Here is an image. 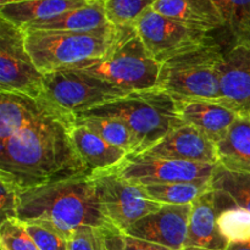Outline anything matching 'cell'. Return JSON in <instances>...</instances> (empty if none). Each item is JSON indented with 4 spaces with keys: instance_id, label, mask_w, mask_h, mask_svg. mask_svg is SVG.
<instances>
[{
    "instance_id": "cell-1",
    "label": "cell",
    "mask_w": 250,
    "mask_h": 250,
    "mask_svg": "<svg viewBox=\"0 0 250 250\" xmlns=\"http://www.w3.org/2000/svg\"><path fill=\"white\" fill-rule=\"evenodd\" d=\"M75 124L45 97L0 93V180L24 192L90 176L71 139Z\"/></svg>"
},
{
    "instance_id": "cell-2",
    "label": "cell",
    "mask_w": 250,
    "mask_h": 250,
    "mask_svg": "<svg viewBox=\"0 0 250 250\" xmlns=\"http://www.w3.org/2000/svg\"><path fill=\"white\" fill-rule=\"evenodd\" d=\"M17 219L45 220L68 236L81 226L115 229L103 212L92 176L58 181L21 192Z\"/></svg>"
},
{
    "instance_id": "cell-3",
    "label": "cell",
    "mask_w": 250,
    "mask_h": 250,
    "mask_svg": "<svg viewBox=\"0 0 250 250\" xmlns=\"http://www.w3.org/2000/svg\"><path fill=\"white\" fill-rule=\"evenodd\" d=\"M24 32V31H23ZM122 26H110L92 32H24L27 51L43 75L78 68L106 58L120 43Z\"/></svg>"
},
{
    "instance_id": "cell-4",
    "label": "cell",
    "mask_w": 250,
    "mask_h": 250,
    "mask_svg": "<svg viewBox=\"0 0 250 250\" xmlns=\"http://www.w3.org/2000/svg\"><path fill=\"white\" fill-rule=\"evenodd\" d=\"M76 116H107L124 121L136 137L138 154L186 125L178 114L177 100L158 88L132 92Z\"/></svg>"
},
{
    "instance_id": "cell-5",
    "label": "cell",
    "mask_w": 250,
    "mask_h": 250,
    "mask_svg": "<svg viewBox=\"0 0 250 250\" xmlns=\"http://www.w3.org/2000/svg\"><path fill=\"white\" fill-rule=\"evenodd\" d=\"M224 51L221 44L214 43L165 61L156 88L176 100L221 99L220 66Z\"/></svg>"
},
{
    "instance_id": "cell-6",
    "label": "cell",
    "mask_w": 250,
    "mask_h": 250,
    "mask_svg": "<svg viewBox=\"0 0 250 250\" xmlns=\"http://www.w3.org/2000/svg\"><path fill=\"white\" fill-rule=\"evenodd\" d=\"M122 27V38L111 54L76 70L92 73L128 92L154 89L158 84L161 63L144 46L134 24Z\"/></svg>"
},
{
    "instance_id": "cell-7",
    "label": "cell",
    "mask_w": 250,
    "mask_h": 250,
    "mask_svg": "<svg viewBox=\"0 0 250 250\" xmlns=\"http://www.w3.org/2000/svg\"><path fill=\"white\" fill-rule=\"evenodd\" d=\"M44 97L73 115L88 111L129 94L111 82L82 70H61L43 78Z\"/></svg>"
},
{
    "instance_id": "cell-8",
    "label": "cell",
    "mask_w": 250,
    "mask_h": 250,
    "mask_svg": "<svg viewBox=\"0 0 250 250\" xmlns=\"http://www.w3.org/2000/svg\"><path fill=\"white\" fill-rule=\"evenodd\" d=\"M90 176L95 183L105 217L119 231L125 232L137 221L163 207L150 199L142 186L124 180L114 168Z\"/></svg>"
},
{
    "instance_id": "cell-9",
    "label": "cell",
    "mask_w": 250,
    "mask_h": 250,
    "mask_svg": "<svg viewBox=\"0 0 250 250\" xmlns=\"http://www.w3.org/2000/svg\"><path fill=\"white\" fill-rule=\"evenodd\" d=\"M133 24L144 46L160 63L181 54L217 43L212 33L189 28L163 16L151 7L146 9Z\"/></svg>"
},
{
    "instance_id": "cell-10",
    "label": "cell",
    "mask_w": 250,
    "mask_h": 250,
    "mask_svg": "<svg viewBox=\"0 0 250 250\" xmlns=\"http://www.w3.org/2000/svg\"><path fill=\"white\" fill-rule=\"evenodd\" d=\"M44 75L27 51L24 32L0 17V90L44 97Z\"/></svg>"
},
{
    "instance_id": "cell-11",
    "label": "cell",
    "mask_w": 250,
    "mask_h": 250,
    "mask_svg": "<svg viewBox=\"0 0 250 250\" xmlns=\"http://www.w3.org/2000/svg\"><path fill=\"white\" fill-rule=\"evenodd\" d=\"M217 165L219 164L190 163L142 153L128 155L114 170L124 180L146 187L210 181Z\"/></svg>"
},
{
    "instance_id": "cell-12",
    "label": "cell",
    "mask_w": 250,
    "mask_h": 250,
    "mask_svg": "<svg viewBox=\"0 0 250 250\" xmlns=\"http://www.w3.org/2000/svg\"><path fill=\"white\" fill-rule=\"evenodd\" d=\"M192 204L163 205L158 211L132 225L125 233L171 250L186 247Z\"/></svg>"
},
{
    "instance_id": "cell-13",
    "label": "cell",
    "mask_w": 250,
    "mask_h": 250,
    "mask_svg": "<svg viewBox=\"0 0 250 250\" xmlns=\"http://www.w3.org/2000/svg\"><path fill=\"white\" fill-rule=\"evenodd\" d=\"M237 208L226 194L210 188L192 204L186 247L225 250L229 241L219 229V216L224 210Z\"/></svg>"
},
{
    "instance_id": "cell-14",
    "label": "cell",
    "mask_w": 250,
    "mask_h": 250,
    "mask_svg": "<svg viewBox=\"0 0 250 250\" xmlns=\"http://www.w3.org/2000/svg\"><path fill=\"white\" fill-rule=\"evenodd\" d=\"M177 109L186 125L193 126L217 144L229 134L241 115L236 106L224 99L177 100Z\"/></svg>"
},
{
    "instance_id": "cell-15",
    "label": "cell",
    "mask_w": 250,
    "mask_h": 250,
    "mask_svg": "<svg viewBox=\"0 0 250 250\" xmlns=\"http://www.w3.org/2000/svg\"><path fill=\"white\" fill-rule=\"evenodd\" d=\"M144 153L190 163L219 164L216 144L189 125L173 129Z\"/></svg>"
},
{
    "instance_id": "cell-16",
    "label": "cell",
    "mask_w": 250,
    "mask_h": 250,
    "mask_svg": "<svg viewBox=\"0 0 250 250\" xmlns=\"http://www.w3.org/2000/svg\"><path fill=\"white\" fill-rule=\"evenodd\" d=\"M220 75L222 98L233 104L241 115L250 116V45L236 44L227 48Z\"/></svg>"
},
{
    "instance_id": "cell-17",
    "label": "cell",
    "mask_w": 250,
    "mask_h": 250,
    "mask_svg": "<svg viewBox=\"0 0 250 250\" xmlns=\"http://www.w3.org/2000/svg\"><path fill=\"white\" fill-rule=\"evenodd\" d=\"M151 9L197 31L226 29V20L214 0H158Z\"/></svg>"
},
{
    "instance_id": "cell-18",
    "label": "cell",
    "mask_w": 250,
    "mask_h": 250,
    "mask_svg": "<svg viewBox=\"0 0 250 250\" xmlns=\"http://www.w3.org/2000/svg\"><path fill=\"white\" fill-rule=\"evenodd\" d=\"M71 139L90 175L112 170L129 155L126 150L107 143L97 133L77 122L71 131Z\"/></svg>"
},
{
    "instance_id": "cell-19",
    "label": "cell",
    "mask_w": 250,
    "mask_h": 250,
    "mask_svg": "<svg viewBox=\"0 0 250 250\" xmlns=\"http://www.w3.org/2000/svg\"><path fill=\"white\" fill-rule=\"evenodd\" d=\"M104 2L94 1L85 6L70 10L53 19L28 24L24 32L61 31V32H92L110 26Z\"/></svg>"
},
{
    "instance_id": "cell-20",
    "label": "cell",
    "mask_w": 250,
    "mask_h": 250,
    "mask_svg": "<svg viewBox=\"0 0 250 250\" xmlns=\"http://www.w3.org/2000/svg\"><path fill=\"white\" fill-rule=\"evenodd\" d=\"M92 0H29L0 6V17L23 29L28 24L53 19L70 10L92 4Z\"/></svg>"
},
{
    "instance_id": "cell-21",
    "label": "cell",
    "mask_w": 250,
    "mask_h": 250,
    "mask_svg": "<svg viewBox=\"0 0 250 250\" xmlns=\"http://www.w3.org/2000/svg\"><path fill=\"white\" fill-rule=\"evenodd\" d=\"M216 146L220 165L250 173V116H239Z\"/></svg>"
},
{
    "instance_id": "cell-22",
    "label": "cell",
    "mask_w": 250,
    "mask_h": 250,
    "mask_svg": "<svg viewBox=\"0 0 250 250\" xmlns=\"http://www.w3.org/2000/svg\"><path fill=\"white\" fill-rule=\"evenodd\" d=\"M76 122L85 126L107 143L126 150L129 155L138 154V143L124 121L107 116H76Z\"/></svg>"
},
{
    "instance_id": "cell-23",
    "label": "cell",
    "mask_w": 250,
    "mask_h": 250,
    "mask_svg": "<svg viewBox=\"0 0 250 250\" xmlns=\"http://www.w3.org/2000/svg\"><path fill=\"white\" fill-rule=\"evenodd\" d=\"M210 181L146 186L143 189L150 199L160 203L161 205H187L193 204L211 188Z\"/></svg>"
},
{
    "instance_id": "cell-24",
    "label": "cell",
    "mask_w": 250,
    "mask_h": 250,
    "mask_svg": "<svg viewBox=\"0 0 250 250\" xmlns=\"http://www.w3.org/2000/svg\"><path fill=\"white\" fill-rule=\"evenodd\" d=\"M210 186L211 189L226 194L237 208L250 211V173L229 170L219 164Z\"/></svg>"
},
{
    "instance_id": "cell-25",
    "label": "cell",
    "mask_w": 250,
    "mask_h": 250,
    "mask_svg": "<svg viewBox=\"0 0 250 250\" xmlns=\"http://www.w3.org/2000/svg\"><path fill=\"white\" fill-rule=\"evenodd\" d=\"M22 224L41 250H68L70 236L51 222L27 220Z\"/></svg>"
},
{
    "instance_id": "cell-26",
    "label": "cell",
    "mask_w": 250,
    "mask_h": 250,
    "mask_svg": "<svg viewBox=\"0 0 250 250\" xmlns=\"http://www.w3.org/2000/svg\"><path fill=\"white\" fill-rule=\"evenodd\" d=\"M219 229L229 243L250 242V211L242 208L224 210L219 216Z\"/></svg>"
},
{
    "instance_id": "cell-27",
    "label": "cell",
    "mask_w": 250,
    "mask_h": 250,
    "mask_svg": "<svg viewBox=\"0 0 250 250\" xmlns=\"http://www.w3.org/2000/svg\"><path fill=\"white\" fill-rule=\"evenodd\" d=\"M158 0H103L110 23L128 26Z\"/></svg>"
},
{
    "instance_id": "cell-28",
    "label": "cell",
    "mask_w": 250,
    "mask_h": 250,
    "mask_svg": "<svg viewBox=\"0 0 250 250\" xmlns=\"http://www.w3.org/2000/svg\"><path fill=\"white\" fill-rule=\"evenodd\" d=\"M225 33L229 38V46L250 45V0H231V19Z\"/></svg>"
},
{
    "instance_id": "cell-29",
    "label": "cell",
    "mask_w": 250,
    "mask_h": 250,
    "mask_svg": "<svg viewBox=\"0 0 250 250\" xmlns=\"http://www.w3.org/2000/svg\"><path fill=\"white\" fill-rule=\"evenodd\" d=\"M0 249L41 250L19 219H10L0 224Z\"/></svg>"
},
{
    "instance_id": "cell-30",
    "label": "cell",
    "mask_w": 250,
    "mask_h": 250,
    "mask_svg": "<svg viewBox=\"0 0 250 250\" xmlns=\"http://www.w3.org/2000/svg\"><path fill=\"white\" fill-rule=\"evenodd\" d=\"M106 229L93 226L77 227L68 238V250H109Z\"/></svg>"
},
{
    "instance_id": "cell-31",
    "label": "cell",
    "mask_w": 250,
    "mask_h": 250,
    "mask_svg": "<svg viewBox=\"0 0 250 250\" xmlns=\"http://www.w3.org/2000/svg\"><path fill=\"white\" fill-rule=\"evenodd\" d=\"M106 244L109 250H171L166 247L132 237L116 229H106Z\"/></svg>"
},
{
    "instance_id": "cell-32",
    "label": "cell",
    "mask_w": 250,
    "mask_h": 250,
    "mask_svg": "<svg viewBox=\"0 0 250 250\" xmlns=\"http://www.w3.org/2000/svg\"><path fill=\"white\" fill-rule=\"evenodd\" d=\"M20 190L10 182L0 180V224L10 219H17Z\"/></svg>"
},
{
    "instance_id": "cell-33",
    "label": "cell",
    "mask_w": 250,
    "mask_h": 250,
    "mask_svg": "<svg viewBox=\"0 0 250 250\" xmlns=\"http://www.w3.org/2000/svg\"><path fill=\"white\" fill-rule=\"evenodd\" d=\"M214 1L216 2L217 6L220 7L225 20H226V29H227L229 19H231V0H214ZM226 29H225V32H226Z\"/></svg>"
},
{
    "instance_id": "cell-34",
    "label": "cell",
    "mask_w": 250,
    "mask_h": 250,
    "mask_svg": "<svg viewBox=\"0 0 250 250\" xmlns=\"http://www.w3.org/2000/svg\"><path fill=\"white\" fill-rule=\"evenodd\" d=\"M225 250H250V242H247V243H229Z\"/></svg>"
},
{
    "instance_id": "cell-35",
    "label": "cell",
    "mask_w": 250,
    "mask_h": 250,
    "mask_svg": "<svg viewBox=\"0 0 250 250\" xmlns=\"http://www.w3.org/2000/svg\"><path fill=\"white\" fill-rule=\"evenodd\" d=\"M29 1V0H0V6H5V5L11 4H20V2Z\"/></svg>"
},
{
    "instance_id": "cell-36",
    "label": "cell",
    "mask_w": 250,
    "mask_h": 250,
    "mask_svg": "<svg viewBox=\"0 0 250 250\" xmlns=\"http://www.w3.org/2000/svg\"><path fill=\"white\" fill-rule=\"evenodd\" d=\"M182 250H210L205 248H198V247H185Z\"/></svg>"
},
{
    "instance_id": "cell-37",
    "label": "cell",
    "mask_w": 250,
    "mask_h": 250,
    "mask_svg": "<svg viewBox=\"0 0 250 250\" xmlns=\"http://www.w3.org/2000/svg\"><path fill=\"white\" fill-rule=\"evenodd\" d=\"M92 1H103V0H92Z\"/></svg>"
}]
</instances>
